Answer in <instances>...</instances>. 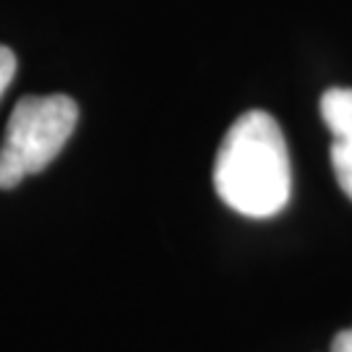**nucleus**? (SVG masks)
Wrapping results in <instances>:
<instances>
[{
	"instance_id": "2",
	"label": "nucleus",
	"mask_w": 352,
	"mask_h": 352,
	"mask_svg": "<svg viewBox=\"0 0 352 352\" xmlns=\"http://www.w3.org/2000/svg\"><path fill=\"white\" fill-rule=\"evenodd\" d=\"M78 123V104L65 94L21 97L0 144V188H16L63 151Z\"/></svg>"
},
{
	"instance_id": "3",
	"label": "nucleus",
	"mask_w": 352,
	"mask_h": 352,
	"mask_svg": "<svg viewBox=\"0 0 352 352\" xmlns=\"http://www.w3.org/2000/svg\"><path fill=\"white\" fill-rule=\"evenodd\" d=\"M321 118L331 131L334 177L352 201V89H327L321 97Z\"/></svg>"
},
{
	"instance_id": "5",
	"label": "nucleus",
	"mask_w": 352,
	"mask_h": 352,
	"mask_svg": "<svg viewBox=\"0 0 352 352\" xmlns=\"http://www.w3.org/2000/svg\"><path fill=\"white\" fill-rule=\"evenodd\" d=\"M331 352H352V329L340 331L331 342Z\"/></svg>"
},
{
	"instance_id": "1",
	"label": "nucleus",
	"mask_w": 352,
	"mask_h": 352,
	"mask_svg": "<svg viewBox=\"0 0 352 352\" xmlns=\"http://www.w3.org/2000/svg\"><path fill=\"white\" fill-rule=\"evenodd\" d=\"M214 188L238 214L266 219L289 201L292 170L279 123L264 110L243 113L227 128L214 160Z\"/></svg>"
},
{
	"instance_id": "4",
	"label": "nucleus",
	"mask_w": 352,
	"mask_h": 352,
	"mask_svg": "<svg viewBox=\"0 0 352 352\" xmlns=\"http://www.w3.org/2000/svg\"><path fill=\"white\" fill-rule=\"evenodd\" d=\"M13 76H16V55L6 45H0V97L11 87Z\"/></svg>"
}]
</instances>
